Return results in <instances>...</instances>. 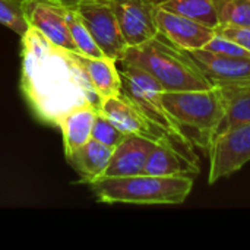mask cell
Segmentation results:
<instances>
[{"label": "cell", "instance_id": "1", "mask_svg": "<svg viewBox=\"0 0 250 250\" xmlns=\"http://www.w3.org/2000/svg\"><path fill=\"white\" fill-rule=\"evenodd\" d=\"M21 38V88L41 122L59 126L62 117L76 107L92 104L100 108L101 100L78 53L54 45L32 26Z\"/></svg>", "mask_w": 250, "mask_h": 250}, {"label": "cell", "instance_id": "2", "mask_svg": "<svg viewBox=\"0 0 250 250\" xmlns=\"http://www.w3.org/2000/svg\"><path fill=\"white\" fill-rule=\"evenodd\" d=\"M119 63L144 69L161 83L164 91L212 88L189 51L173 44L161 32L139 45L127 47Z\"/></svg>", "mask_w": 250, "mask_h": 250}, {"label": "cell", "instance_id": "3", "mask_svg": "<svg viewBox=\"0 0 250 250\" xmlns=\"http://www.w3.org/2000/svg\"><path fill=\"white\" fill-rule=\"evenodd\" d=\"M163 103L182 129L183 136L208 154L226 116L221 89L212 86L208 89L164 91Z\"/></svg>", "mask_w": 250, "mask_h": 250}, {"label": "cell", "instance_id": "4", "mask_svg": "<svg viewBox=\"0 0 250 250\" xmlns=\"http://www.w3.org/2000/svg\"><path fill=\"white\" fill-rule=\"evenodd\" d=\"M100 202L127 205H180L192 189L193 180L138 174L127 177H101L89 183Z\"/></svg>", "mask_w": 250, "mask_h": 250}, {"label": "cell", "instance_id": "5", "mask_svg": "<svg viewBox=\"0 0 250 250\" xmlns=\"http://www.w3.org/2000/svg\"><path fill=\"white\" fill-rule=\"evenodd\" d=\"M120 75L122 94L129 98L152 125L167 133L183 136L182 129L163 103L164 88L155 78L141 67L125 63H122Z\"/></svg>", "mask_w": 250, "mask_h": 250}, {"label": "cell", "instance_id": "6", "mask_svg": "<svg viewBox=\"0 0 250 250\" xmlns=\"http://www.w3.org/2000/svg\"><path fill=\"white\" fill-rule=\"evenodd\" d=\"M193 148L195 146L186 138L166 133L157 141V145L148 158L145 173L195 180L201 173V164Z\"/></svg>", "mask_w": 250, "mask_h": 250}, {"label": "cell", "instance_id": "7", "mask_svg": "<svg viewBox=\"0 0 250 250\" xmlns=\"http://www.w3.org/2000/svg\"><path fill=\"white\" fill-rule=\"evenodd\" d=\"M104 56L120 62L127 50L111 0H82L73 7Z\"/></svg>", "mask_w": 250, "mask_h": 250}, {"label": "cell", "instance_id": "8", "mask_svg": "<svg viewBox=\"0 0 250 250\" xmlns=\"http://www.w3.org/2000/svg\"><path fill=\"white\" fill-rule=\"evenodd\" d=\"M208 157L209 185L242 170L243 166L250 161V123L236 126L217 135L208 151Z\"/></svg>", "mask_w": 250, "mask_h": 250}, {"label": "cell", "instance_id": "9", "mask_svg": "<svg viewBox=\"0 0 250 250\" xmlns=\"http://www.w3.org/2000/svg\"><path fill=\"white\" fill-rule=\"evenodd\" d=\"M23 10L29 26L35 28L50 42L78 53L67 28L64 6L54 0H23Z\"/></svg>", "mask_w": 250, "mask_h": 250}, {"label": "cell", "instance_id": "10", "mask_svg": "<svg viewBox=\"0 0 250 250\" xmlns=\"http://www.w3.org/2000/svg\"><path fill=\"white\" fill-rule=\"evenodd\" d=\"M188 51L212 86L221 89L250 86V57L221 56L204 48Z\"/></svg>", "mask_w": 250, "mask_h": 250}, {"label": "cell", "instance_id": "11", "mask_svg": "<svg viewBox=\"0 0 250 250\" xmlns=\"http://www.w3.org/2000/svg\"><path fill=\"white\" fill-rule=\"evenodd\" d=\"M111 4L129 47L139 45L160 32L154 0H111Z\"/></svg>", "mask_w": 250, "mask_h": 250}, {"label": "cell", "instance_id": "12", "mask_svg": "<svg viewBox=\"0 0 250 250\" xmlns=\"http://www.w3.org/2000/svg\"><path fill=\"white\" fill-rule=\"evenodd\" d=\"M155 21L160 32L183 50L204 48L217 34L215 28L158 4H155Z\"/></svg>", "mask_w": 250, "mask_h": 250}, {"label": "cell", "instance_id": "13", "mask_svg": "<svg viewBox=\"0 0 250 250\" xmlns=\"http://www.w3.org/2000/svg\"><path fill=\"white\" fill-rule=\"evenodd\" d=\"M157 141L141 136L126 135L114 148L104 177H127L145 174V167Z\"/></svg>", "mask_w": 250, "mask_h": 250}, {"label": "cell", "instance_id": "14", "mask_svg": "<svg viewBox=\"0 0 250 250\" xmlns=\"http://www.w3.org/2000/svg\"><path fill=\"white\" fill-rule=\"evenodd\" d=\"M100 111L126 135H141L158 141L167 133L152 125L123 94L101 100Z\"/></svg>", "mask_w": 250, "mask_h": 250}, {"label": "cell", "instance_id": "15", "mask_svg": "<svg viewBox=\"0 0 250 250\" xmlns=\"http://www.w3.org/2000/svg\"><path fill=\"white\" fill-rule=\"evenodd\" d=\"M113 151V148H108L104 144L91 138L85 145L66 155V158L69 164L75 168V171L79 174L81 182L89 185L104 177Z\"/></svg>", "mask_w": 250, "mask_h": 250}, {"label": "cell", "instance_id": "16", "mask_svg": "<svg viewBox=\"0 0 250 250\" xmlns=\"http://www.w3.org/2000/svg\"><path fill=\"white\" fill-rule=\"evenodd\" d=\"M98 111L100 108L97 105L86 104L70 110L62 117V120L59 122V127L62 129L66 155L76 151L91 139L92 126Z\"/></svg>", "mask_w": 250, "mask_h": 250}, {"label": "cell", "instance_id": "17", "mask_svg": "<svg viewBox=\"0 0 250 250\" xmlns=\"http://www.w3.org/2000/svg\"><path fill=\"white\" fill-rule=\"evenodd\" d=\"M78 56L100 100L122 94V75L117 69V60L107 56L85 57L79 53Z\"/></svg>", "mask_w": 250, "mask_h": 250}, {"label": "cell", "instance_id": "18", "mask_svg": "<svg viewBox=\"0 0 250 250\" xmlns=\"http://www.w3.org/2000/svg\"><path fill=\"white\" fill-rule=\"evenodd\" d=\"M221 92L226 104V116L217 130V135L236 126L250 123V86L224 88Z\"/></svg>", "mask_w": 250, "mask_h": 250}, {"label": "cell", "instance_id": "19", "mask_svg": "<svg viewBox=\"0 0 250 250\" xmlns=\"http://www.w3.org/2000/svg\"><path fill=\"white\" fill-rule=\"evenodd\" d=\"M163 9L196 19L208 26L218 28V18L212 0H154Z\"/></svg>", "mask_w": 250, "mask_h": 250}, {"label": "cell", "instance_id": "20", "mask_svg": "<svg viewBox=\"0 0 250 250\" xmlns=\"http://www.w3.org/2000/svg\"><path fill=\"white\" fill-rule=\"evenodd\" d=\"M64 15H66L69 32L72 35V40L76 45L78 53L85 57H103L104 53L101 51V48L92 38L91 32L85 26L78 12L73 7H64Z\"/></svg>", "mask_w": 250, "mask_h": 250}, {"label": "cell", "instance_id": "21", "mask_svg": "<svg viewBox=\"0 0 250 250\" xmlns=\"http://www.w3.org/2000/svg\"><path fill=\"white\" fill-rule=\"evenodd\" d=\"M212 3L218 28L250 26V0H212Z\"/></svg>", "mask_w": 250, "mask_h": 250}, {"label": "cell", "instance_id": "22", "mask_svg": "<svg viewBox=\"0 0 250 250\" xmlns=\"http://www.w3.org/2000/svg\"><path fill=\"white\" fill-rule=\"evenodd\" d=\"M0 23L18 35L26 34L31 28L23 10V0H0Z\"/></svg>", "mask_w": 250, "mask_h": 250}, {"label": "cell", "instance_id": "23", "mask_svg": "<svg viewBox=\"0 0 250 250\" xmlns=\"http://www.w3.org/2000/svg\"><path fill=\"white\" fill-rule=\"evenodd\" d=\"M126 133L122 132L113 122H110L101 111H98L94 126H92V135L91 138L104 144L108 148H116L123 139Z\"/></svg>", "mask_w": 250, "mask_h": 250}, {"label": "cell", "instance_id": "24", "mask_svg": "<svg viewBox=\"0 0 250 250\" xmlns=\"http://www.w3.org/2000/svg\"><path fill=\"white\" fill-rule=\"evenodd\" d=\"M204 50L215 53V54H221V56H231V57H250V51L246 50L243 45H240L239 42L221 35L220 32H217L214 35V38L204 47Z\"/></svg>", "mask_w": 250, "mask_h": 250}, {"label": "cell", "instance_id": "25", "mask_svg": "<svg viewBox=\"0 0 250 250\" xmlns=\"http://www.w3.org/2000/svg\"><path fill=\"white\" fill-rule=\"evenodd\" d=\"M217 32L239 42L240 45H243L246 50L250 51V26H226V28H218Z\"/></svg>", "mask_w": 250, "mask_h": 250}, {"label": "cell", "instance_id": "26", "mask_svg": "<svg viewBox=\"0 0 250 250\" xmlns=\"http://www.w3.org/2000/svg\"><path fill=\"white\" fill-rule=\"evenodd\" d=\"M54 1H57V3H60L62 6H64V7H75L78 3H81L82 0H54Z\"/></svg>", "mask_w": 250, "mask_h": 250}]
</instances>
